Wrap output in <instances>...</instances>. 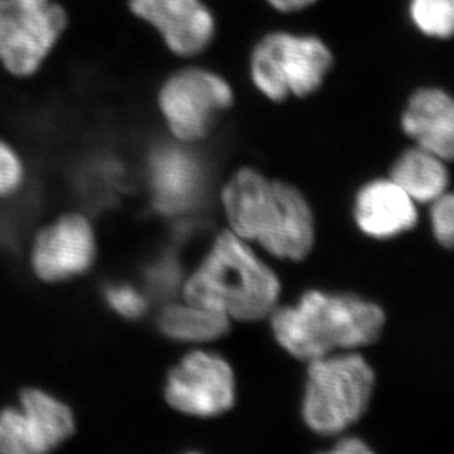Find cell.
Wrapping results in <instances>:
<instances>
[{
    "label": "cell",
    "instance_id": "277c9868",
    "mask_svg": "<svg viewBox=\"0 0 454 454\" xmlns=\"http://www.w3.org/2000/svg\"><path fill=\"white\" fill-rule=\"evenodd\" d=\"M309 362L304 422L313 433L335 435L368 409L375 373L360 355H326Z\"/></svg>",
    "mask_w": 454,
    "mask_h": 454
},
{
    "label": "cell",
    "instance_id": "5b68a950",
    "mask_svg": "<svg viewBox=\"0 0 454 454\" xmlns=\"http://www.w3.org/2000/svg\"><path fill=\"white\" fill-rule=\"evenodd\" d=\"M331 67L333 53L321 39L277 31L254 46L250 78L265 98L283 102L288 96L312 95Z\"/></svg>",
    "mask_w": 454,
    "mask_h": 454
},
{
    "label": "cell",
    "instance_id": "ba28073f",
    "mask_svg": "<svg viewBox=\"0 0 454 454\" xmlns=\"http://www.w3.org/2000/svg\"><path fill=\"white\" fill-rule=\"evenodd\" d=\"M77 431L73 409L42 388L21 391L17 403L0 409V454H43Z\"/></svg>",
    "mask_w": 454,
    "mask_h": 454
},
{
    "label": "cell",
    "instance_id": "30bf717a",
    "mask_svg": "<svg viewBox=\"0 0 454 454\" xmlns=\"http://www.w3.org/2000/svg\"><path fill=\"white\" fill-rule=\"evenodd\" d=\"M98 256L90 219L82 214L62 215L35 236L31 270L43 283H67L87 274Z\"/></svg>",
    "mask_w": 454,
    "mask_h": 454
},
{
    "label": "cell",
    "instance_id": "9c48e42d",
    "mask_svg": "<svg viewBox=\"0 0 454 454\" xmlns=\"http://www.w3.org/2000/svg\"><path fill=\"white\" fill-rule=\"evenodd\" d=\"M165 399L172 409L184 415H223L234 406L236 400L231 366L215 353H189L168 373Z\"/></svg>",
    "mask_w": 454,
    "mask_h": 454
},
{
    "label": "cell",
    "instance_id": "6da1fadb",
    "mask_svg": "<svg viewBox=\"0 0 454 454\" xmlns=\"http://www.w3.org/2000/svg\"><path fill=\"white\" fill-rule=\"evenodd\" d=\"M223 205L232 232L257 241L272 256L299 262L312 250V210L293 185L243 168L223 187Z\"/></svg>",
    "mask_w": 454,
    "mask_h": 454
},
{
    "label": "cell",
    "instance_id": "8fae6325",
    "mask_svg": "<svg viewBox=\"0 0 454 454\" xmlns=\"http://www.w3.org/2000/svg\"><path fill=\"white\" fill-rule=\"evenodd\" d=\"M152 206L162 215H180L199 205L206 187V169L194 152L162 145L147 160Z\"/></svg>",
    "mask_w": 454,
    "mask_h": 454
},
{
    "label": "cell",
    "instance_id": "4fadbf2b",
    "mask_svg": "<svg viewBox=\"0 0 454 454\" xmlns=\"http://www.w3.org/2000/svg\"><path fill=\"white\" fill-rule=\"evenodd\" d=\"M355 219L366 236L386 240L409 231L418 221L415 200L393 180H377L356 196Z\"/></svg>",
    "mask_w": 454,
    "mask_h": 454
},
{
    "label": "cell",
    "instance_id": "8992f818",
    "mask_svg": "<svg viewBox=\"0 0 454 454\" xmlns=\"http://www.w3.org/2000/svg\"><path fill=\"white\" fill-rule=\"evenodd\" d=\"M67 27V13L51 0H0V62L28 77L42 67Z\"/></svg>",
    "mask_w": 454,
    "mask_h": 454
},
{
    "label": "cell",
    "instance_id": "3957f363",
    "mask_svg": "<svg viewBox=\"0 0 454 454\" xmlns=\"http://www.w3.org/2000/svg\"><path fill=\"white\" fill-rule=\"evenodd\" d=\"M279 279L234 232L215 239L209 253L184 284L185 303L236 321H259L278 301Z\"/></svg>",
    "mask_w": 454,
    "mask_h": 454
},
{
    "label": "cell",
    "instance_id": "e0dca14e",
    "mask_svg": "<svg viewBox=\"0 0 454 454\" xmlns=\"http://www.w3.org/2000/svg\"><path fill=\"white\" fill-rule=\"evenodd\" d=\"M409 18L431 39H449L454 28V0H409Z\"/></svg>",
    "mask_w": 454,
    "mask_h": 454
},
{
    "label": "cell",
    "instance_id": "44dd1931",
    "mask_svg": "<svg viewBox=\"0 0 454 454\" xmlns=\"http://www.w3.org/2000/svg\"><path fill=\"white\" fill-rule=\"evenodd\" d=\"M146 278L152 292L163 294L176 287L180 279V272L171 257H163L147 268Z\"/></svg>",
    "mask_w": 454,
    "mask_h": 454
},
{
    "label": "cell",
    "instance_id": "9a60e30c",
    "mask_svg": "<svg viewBox=\"0 0 454 454\" xmlns=\"http://www.w3.org/2000/svg\"><path fill=\"white\" fill-rule=\"evenodd\" d=\"M391 180L415 202H434L446 192L449 172L437 154L416 147L404 152L395 160Z\"/></svg>",
    "mask_w": 454,
    "mask_h": 454
},
{
    "label": "cell",
    "instance_id": "7a4b0ae2",
    "mask_svg": "<svg viewBox=\"0 0 454 454\" xmlns=\"http://www.w3.org/2000/svg\"><path fill=\"white\" fill-rule=\"evenodd\" d=\"M275 339L297 359L312 360L335 348H357L377 341L386 324L378 304L353 294L304 293L296 306L272 310Z\"/></svg>",
    "mask_w": 454,
    "mask_h": 454
},
{
    "label": "cell",
    "instance_id": "ffe728a7",
    "mask_svg": "<svg viewBox=\"0 0 454 454\" xmlns=\"http://www.w3.org/2000/svg\"><path fill=\"white\" fill-rule=\"evenodd\" d=\"M453 196L442 193L434 200L433 228L435 239L440 245L450 249L453 245Z\"/></svg>",
    "mask_w": 454,
    "mask_h": 454
},
{
    "label": "cell",
    "instance_id": "d6986e66",
    "mask_svg": "<svg viewBox=\"0 0 454 454\" xmlns=\"http://www.w3.org/2000/svg\"><path fill=\"white\" fill-rule=\"evenodd\" d=\"M26 174L21 156L8 143L0 140V200L12 198L21 192Z\"/></svg>",
    "mask_w": 454,
    "mask_h": 454
},
{
    "label": "cell",
    "instance_id": "603a6c76",
    "mask_svg": "<svg viewBox=\"0 0 454 454\" xmlns=\"http://www.w3.org/2000/svg\"><path fill=\"white\" fill-rule=\"evenodd\" d=\"M317 0H268V4L279 12H297L306 9Z\"/></svg>",
    "mask_w": 454,
    "mask_h": 454
},
{
    "label": "cell",
    "instance_id": "ac0fdd59",
    "mask_svg": "<svg viewBox=\"0 0 454 454\" xmlns=\"http://www.w3.org/2000/svg\"><path fill=\"white\" fill-rule=\"evenodd\" d=\"M103 299L114 313L125 319H138L147 310L146 297L129 284H109L103 288Z\"/></svg>",
    "mask_w": 454,
    "mask_h": 454
},
{
    "label": "cell",
    "instance_id": "5bb4252c",
    "mask_svg": "<svg viewBox=\"0 0 454 454\" xmlns=\"http://www.w3.org/2000/svg\"><path fill=\"white\" fill-rule=\"evenodd\" d=\"M402 127L420 149L442 160L453 158L454 105L447 91L437 87L415 91L402 115Z\"/></svg>",
    "mask_w": 454,
    "mask_h": 454
},
{
    "label": "cell",
    "instance_id": "52a82bcc",
    "mask_svg": "<svg viewBox=\"0 0 454 454\" xmlns=\"http://www.w3.org/2000/svg\"><path fill=\"white\" fill-rule=\"evenodd\" d=\"M232 100L234 93L227 80L203 68L174 74L159 91L163 120L176 140L185 145L205 138Z\"/></svg>",
    "mask_w": 454,
    "mask_h": 454
},
{
    "label": "cell",
    "instance_id": "7c38bea8",
    "mask_svg": "<svg viewBox=\"0 0 454 454\" xmlns=\"http://www.w3.org/2000/svg\"><path fill=\"white\" fill-rule=\"evenodd\" d=\"M129 6L176 55H199L214 39V15L202 0H131Z\"/></svg>",
    "mask_w": 454,
    "mask_h": 454
},
{
    "label": "cell",
    "instance_id": "2e32d148",
    "mask_svg": "<svg viewBox=\"0 0 454 454\" xmlns=\"http://www.w3.org/2000/svg\"><path fill=\"white\" fill-rule=\"evenodd\" d=\"M158 326L163 335L176 341L206 343L227 334L230 319L193 304H169L159 313Z\"/></svg>",
    "mask_w": 454,
    "mask_h": 454
},
{
    "label": "cell",
    "instance_id": "7402d4cb",
    "mask_svg": "<svg viewBox=\"0 0 454 454\" xmlns=\"http://www.w3.org/2000/svg\"><path fill=\"white\" fill-rule=\"evenodd\" d=\"M333 453H371V449H369L362 440H359V438H344V440L339 442V444H335L334 449H333Z\"/></svg>",
    "mask_w": 454,
    "mask_h": 454
}]
</instances>
